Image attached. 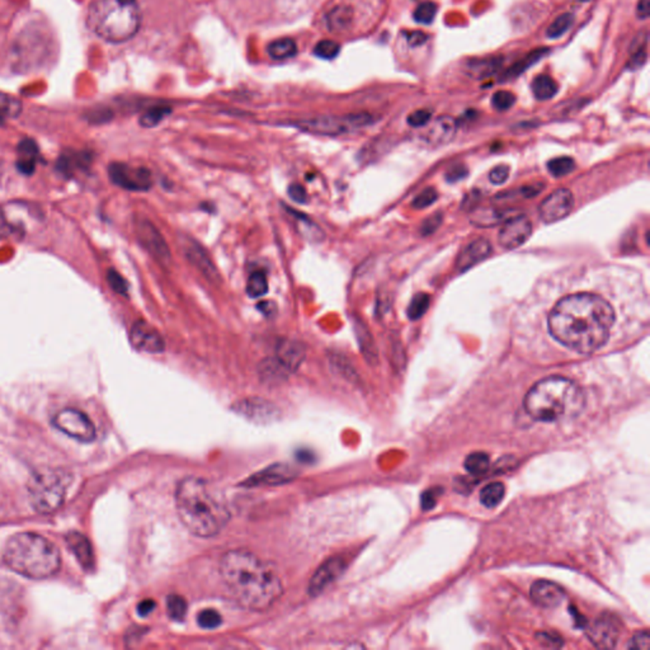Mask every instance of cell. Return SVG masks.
<instances>
[{"label": "cell", "instance_id": "53", "mask_svg": "<svg viewBox=\"0 0 650 650\" xmlns=\"http://www.w3.org/2000/svg\"><path fill=\"white\" fill-rule=\"evenodd\" d=\"M287 192H289V196L291 197V200L295 201L297 204H306L308 202L306 191H305L303 186H300L297 183H292L291 186L289 187Z\"/></svg>", "mask_w": 650, "mask_h": 650}, {"label": "cell", "instance_id": "11", "mask_svg": "<svg viewBox=\"0 0 650 650\" xmlns=\"http://www.w3.org/2000/svg\"><path fill=\"white\" fill-rule=\"evenodd\" d=\"M109 176L116 186L134 192H145L151 189V173L144 166H132L126 163H112L109 166Z\"/></svg>", "mask_w": 650, "mask_h": 650}, {"label": "cell", "instance_id": "37", "mask_svg": "<svg viewBox=\"0 0 650 650\" xmlns=\"http://www.w3.org/2000/svg\"><path fill=\"white\" fill-rule=\"evenodd\" d=\"M465 469L471 475H483L489 469V456L485 452H474L465 460Z\"/></svg>", "mask_w": 650, "mask_h": 650}, {"label": "cell", "instance_id": "27", "mask_svg": "<svg viewBox=\"0 0 650 650\" xmlns=\"http://www.w3.org/2000/svg\"><path fill=\"white\" fill-rule=\"evenodd\" d=\"M17 168L24 174H32L36 168V163L39 161V146L34 141L26 139L22 140L17 149Z\"/></svg>", "mask_w": 650, "mask_h": 650}, {"label": "cell", "instance_id": "9", "mask_svg": "<svg viewBox=\"0 0 650 650\" xmlns=\"http://www.w3.org/2000/svg\"><path fill=\"white\" fill-rule=\"evenodd\" d=\"M52 423L59 431L68 434L71 439H78L81 442H91L96 439L94 424L86 413L78 409L66 408L57 411L52 419Z\"/></svg>", "mask_w": 650, "mask_h": 650}, {"label": "cell", "instance_id": "32", "mask_svg": "<svg viewBox=\"0 0 650 650\" xmlns=\"http://www.w3.org/2000/svg\"><path fill=\"white\" fill-rule=\"evenodd\" d=\"M289 212H291L292 215L295 216L299 231H300L301 235L305 236L306 239L310 240V241H315V243H319L321 240H324L325 235L324 233H323V230H321L319 225H316L311 219L303 216L301 214L292 211L290 209H289Z\"/></svg>", "mask_w": 650, "mask_h": 650}, {"label": "cell", "instance_id": "1", "mask_svg": "<svg viewBox=\"0 0 650 650\" xmlns=\"http://www.w3.org/2000/svg\"><path fill=\"white\" fill-rule=\"evenodd\" d=\"M615 323V311L604 297L581 292L561 299L549 315L555 341L578 354L604 347Z\"/></svg>", "mask_w": 650, "mask_h": 650}, {"label": "cell", "instance_id": "39", "mask_svg": "<svg viewBox=\"0 0 650 650\" xmlns=\"http://www.w3.org/2000/svg\"><path fill=\"white\" fill-rule=\"evenodd\" d=\"M328 361H329V366H331V370L333 372H336L339 374L341 376L347 379L349 381H352L354 377V371L352 369V366L348 364V359H344L342 354H336V352H331L329 356H328Z\"/></svg>", "mask_w": 650, "mask_h": 650}, {"label": "cell", "instance_id": "3", "mask_svg": "<svg viewBox=\"0 0 650 650\" xmlns=\"http://www.w3.org/2000/svg\"><path fill=\"white\" fill-rule=\"evenodd\" d=\"M176 504L183 525L194 536H216L230 519L226 506L219 501L202 478L189 476L181 480L176 491Z\"/></svg>", "mask_w": 650, "mask_h": 650}, {"label": "cell", "instance_id": "54", "mask_svg": "<svg viewBox=\"0 0 650 650\" xmlns=\"http://www.w3.org/2000/svg\"><path fill=\"white\" fill-rule=\"evenodd\" d=\"M508 176H509V168L507 166H498L494 169H491L489 173V179L494 184H503L507 181Z\"/></svg>", "mask_w": 650, "mask_h": 650}, {"label": "cell", "instance_id": "20", "mask_svg": "<svg viewBox=\"0 0 650 650\" xmlns=\"http://www.w3.org/2000/svg\"><path fill=\"white\" fill-rule=\"evenodd\" d=\"M274 357L280 361L290 374L296 372L306 359V347L303 342L295 339H281L276 347Z\"/></svg>", "mask_w": 650, "mask_h": 650}, {"label": "cell", "instance_id": "26", "mask_svg": "<svg viewBox=\"0 0 650 650\" xmlns=\"http://www.w3.org/2000/svg\"><path fill=\"white\" fill-rule=\"evenodd\" d=\"M69 548L74 553L76 559L84 569L93 568V551L88 539L79 532H70L66 536Z\"/></svg>", "mask_w": 650, "mask_h": 650}, {"label": "cell", "instance_id": "6", "mask_svg": "<svg viewBox=\"0 0 650 650\" xmlns=\"http://www.w3.org/2000/svg\"><path fill=\"white\" fill-rule=\"evenodd\" d=\"M88 24L104 41L126 42L140 29V6L137 0H94L88 11Z\"/></svg>", "mask_w": 650, "mask_h": 650}, {"label": "cell", "instance_id": "33", "mask_svg": "<svg viewBox=\"0 0 650 650\" xmlns=\"http://www.w3.org/2000/svg\"><path fill=\"white\" fill-rule=\"evenodd\" d=\"M269 56L274 60H286L294 57L297 54V45L295 41L289 37H284L280 40H274L267 47Z\"/></svg>", "mask_w": 650, "mask_h": 650}, {"label": "cell", "instance_id": "15", "mask_svg": "<svg viewBox=\"0 0 650 650\" xmlns=\"http://www.w3.org/2000/svg\"><path fill=\"white\" fill-rule=\"evenodd\" d=\"M573 205L574 197L569 189H556L542 201L539 212L544 223H556L571 214Z\"/></svg>", "mask_w": 650, "mask_h": 650}, {"label": "cell", "instance_id": "45", "mask_svg": "<svg viewBox=\"0 0 650 650\" xmlns=\"http://www.w3.org/2000/svg\"><path fill=\"white\" fill-rule=\"evenodd\" d=\"M341 52V46L336 41H319L314 47V55L323 60H333Z\"/></svg>", "mask_w": 650, "mask_h": 650}, {"label": "cell", "instance_id": "36", "mask_svg": "<svg viewBox=\"0 0 650 650\" xmlns=\"http://www.w3.org/2000/svg\"><path fill=\"white\" fill-rule=\"evenodd\" d=\"M573 23H574V16L571 13H563V14H560L559 17L555 18V21L549 26L546 36L551 40L560 39L569 31Z\"/></svg>", "mask_w": 650, "mask_h": 650}, {"label": "cell", "instance_id": "55", "mask_svg": "<svg viewBox=\"0 0 650 650\" xmlns=\"http://www.w3.org/2000/svg\"><path fill=\"white\" fill-rule=\"evenodd\" d=\"M405 39H406L409 45L416 47V46L426 44L428 40V36L422 31H411V32H405Z\"/></svg>", "mask_w": 650, "mask_h": 650}, {"label": "cell", "instance_id": "58", "mask_svg": "<svg viewBox=\"0 0 650 650\" xmlns=\"http://www.w3.org/2000/svg\"><path fill=\"white\" fill-rule=\"evenodd\" d=\"M16 230V226L8 220L6 212L0 210V238L8 236Z\"/></svg>", "mask_w": 650, "mask_h": 650}, {"label": "cell", "instance_id": "49", "mask_svg": "<svg viewBox=\"0 0 650 650\" xmlns=\"http://www.w3.org/2000/svg\"><path fill=\"white\" fill-rule=\"evenodd\" d=\"M437 200V192L434 189H424L423 192L418 194L411 206L414 209H418V210H423L426 209L428 206L434 205V202Z\"/></svg>", "mask_w": 650, "mask_h": 650}, {"label": "cell", "instance_id": "40", "mask_svg": "<svg viewBox=\"0 0 650 650\" xmlns=\"http://www.w3.org/2000/svg\"><path fill=\"white\" fill-rule=\"evenodd\" d=\"M166 611L171 620L182 621L187 612V602L181 596L171 594L166 599Z\"/></svg>", "mask_w": 650, "mask_h": 650}, {"label": "cell", "instance_id": "57", "mask_svg": "<svg viewBox=\"0 0 650 650\" xmlns=\"http://www.w3.org/2000/svg\"><path fill=\"white\" fill-rule=\"evenodd\" d=\"M257 308L266 318H274V315L277 314V311H279L277 304L274 303V301H259Z\"/></svg>", "mask_w": 650, "mask_h": 650}, {"label": "cell", "instance_id": "5", "mask_svg": "<svg viewBox=\"0 0 650 650\" xmlns=\"http://www.w3.org/2000/svg\"><path fill=\"white\" fill-rule=\"evenodd\" d=\"M3 560L11 571L32 579H45L56 574L61 564L59 549L34 532L11 536L4 546Z\"/></svg>", "mask_w": 650, "mask_h": 650}, {"label": "cell", "instance_id": "63", "mask_svg": "<svg viewBox=\"0 0 650 650\" xmlns=\"http://www.w3.org/2000/svg\"><path fill=\"white\" fill-rule=\"evenodd\" d=\"M0 178H1V171H0Z\"/></svg>", "mask_w": 650, "mask_h": 650}, {"label": "cell", "instance_id": "41", "mask_svg": "<svg viewBox=\"0 0 650 650\" xmlns=\"http://www.w3.org/2000/svg\"><path fill=\"white\" fill-rule=\"evenodd\" d=\"M22 109L21 102L11 97L0 93V125L9 117H16Z\"/></svg>", "mask_w": 650, "mask_h": 650}, {"label": "cell", "instance_id": "43", "mask_svg": "<svg viewBox=\"0 0 650 650\" xmlns=\"http://www.w3.org/2000/svg\"><path fill=\"white\" fill-rule=\"evenodd\" d=\"M436 14H437V6L434 4V1H423L416 6V11L413 13V18L416 23L431 24L434 22Z\"/></svg>", "mask_w": 650, "mask_h": 650}, {"label": "cell", "instance_id": "12", "mask_svg": "<svg viewBox=\"0 0 650 650\" xmlns=\"http://www.w3.org/2000/svg\"><path fill=\"white\" fill-rule=\"evenodd\" d=\"M179 246L182 248L184 257L187 258V261L205 277L206 280L215 285L221 281V276L215 263L200 243H197L189 235H181Z\"/></svg>", "mask_w": 650, "mask_h": 650}, {"label": "cell", "instance_id": "62", "mask_svg": "<svg viewBox=\"0 0 650 650\" xmlns=\"http://www.w3.org/2000/svg\"><path fill=\"white\" fill-rule=\"evenodd\" d=\"M465 169L464 168H457V169H454V171H450L449 174V179L450 181H456V179H461L465 174H460V171H464Z\"/></svg>", "mask_w": 650, "mask_h": 650}, {"label": "cell", "instance_id": "51", "mask_svg": "<svg viewBox=\"0 0 650 650\" xmlns=\"http://www.w3.org/2000/svg\"><path fill=\"white\" fill-rule=\"evenodd\" d=\"M645 41L640 44L638 50H635L631 57H630L628 63V69H630V70H638V69L643 68L644 64L646 63L648 55H646V50H645V44H646Z\"/></svg>", "mask_w": 650, "mask_h": 650}, {"label": "cell", "instance_id": "25", "mask_svg": "<svg viewBox=\"0 0 650 650\" xmlns=\"http://www.w3.org/2000/svg\"><path fill=\"white\" fill-rule=\"evenodd\" d=\"M354 22V9L346 4L331 8L325 17V23L328 29L333 34H342L344 31L351 29Z\"/></svg>", "mask_w": 650, "mask_h": 650}, {"label": "cell", "instance_id": "48", "mask_svg": "<svg viewBox=\"0 0 650 650\" xmlns=\"http://www.w3.org/2000/svg\"><path fill=\"white\" fill-rule=\"evenodd\" d=\"M107 281H109V285L111 286V289L114 292L124 295V296L127 295V292H129L127 282L117 271L109 269V274H107Z\"/></svg>", "mask_w": 650, "mask_h": 650}, {"label": "cell", "instance_id": "29", "mask_svg": "<svg viewBox=\"0 0 650 650\" xmlns=\"http://www.w3.org/2000/svg\"><path fill=\"white\" fill-rule=\"evenodd\" d=\"M354 329L356 338L359 341V348L365 356V359L369 362H375L377 359L376 347H375V343H374V339H372V336L367 329V326L361 320L354 319Z\"/></svg>", "mask_w": 650, "mask_h": 650}, {"label": "cell", "instance_id": "46", "mask_svg": "<svg viewBox=\"0 0 650 650\" xmlns=\"http://www.w3.org/2000/svg\"><path fill=\"white\" fill-rule=\"evenodd\" d=\"M514 104H516V96L512 91H498L491 97L493 109L499 112H504V111L512 109Z\"/></svg>", "mask_w": 650, "mask_h": 650}, {"label": "cell", "instance_id": "18", "mask_svg": "<svg viewBox=\"0 0 650 650\" xmlns=\"http://www.w3.org/2000/svg\"><path fill=\"white\" fill-rule=\"evenodd\" d=\"M344 569H346V563H344V559L339 556H333L331 559L324 561L318 568V571H315L314 576H311V579L309 582V594L315 597L321 594L325 588L331 586V583L336 582V579L342 576Z\"/></svg>", "mask_w": 650, "mask_h": 650}, {"label": "cell", "instance_id": "4", "mask_svg": "<svg viewBox=\"0 0 650 650\" xmlns=\"http://www.w3.org/2000/svg\"><path fill=\"white\" fill-rule=\"evenodd\" d=\"M584 394L566 377L551 376L536 382L526 394L527 414L539 422H558L582 411Z\"/></svg>", "mask_w": 650, "mask_h": 650}, {"label": "cell", "instance_id": "30", "mask_svg": "<svg viewBox=\"0 0 650 650\" xmlns=\"http://www.w3.org/2000/svg\"><path fill=\"white\" fill-rule=\"evenodd\" d=\"M258 372L262 380L267 382H279L287 379L290 372L281 365L280 361L276 357L263 359L258 366Z\"/></svg>", "mask_w": 650, "mask_h": 650}, {"label": "cell", "instance_id": "34", "mask_svg": "<svg viewBox=\"0 0 650 650\" xmlns=\"http://www.w3.org/2000/svg\"><path fill=\"white\" fill-rule=\"evenodd\" d=\"M506 494V488L502 483H491L480 491V502L486 508H494L502 502Z\"/></svg>", "mask_w": 650, "mask_h": 650}, {"label": "cell", "instance_id": "38", "mask_svg": "<svg viewBox=\"0 0 650 650\" xmlns=\"http://www.w3.org/2000/svg\"><path fill=\"white\" fill-rule=\"evenodd\" d=\"M169 114H171L169 107L155 106L153 109H148L140 117V125L143 126V127H146V129H151V127L159 125L160 122L164 120Z\"/></svg>", "mask_w": 650, "mask_h": 650}, {"label": "cell", "instance_id": "2", "mask_svg": "<svg viewBox=\"0 0 650 650\" xmlns=\"http://www.w3.org/2000/svg\"><path fill=\"white\" fill-rule=\"evenodd\" d=\"M220 574L229 592L244 609L264 611L284 594L280 576L257 555L246 550H231L220 560Z\"/></svg>", "mask_w": 650, "mask_h": 650}, {"label": "cell", "instance_id": "59", "mask_svg": "<svg viewBox=\"0 0 650 650\" xmlns=\"http://www.w3.org/2000/svg\"><path fill=\"white\" fill-rule=\"evenodd\" d=\"M441 221H442V217H441V215H434V216H431L429 219H427V220H426V223L423 224V234H432L434 230L439 228Z\"/></svg>", "mask_w": 650, "mask_h": 650}, {"label": "cell", "instance_id": "42", "mask_svg": "<svg viewBox=\"0 0 650 650\" xmlns=\"http://www.w3.org/2000/svg\"><path fill=\"white\" fill-rule=\"evenodd\" d=\"M574 168H576V161L569 156H561V158L550 160L548 164L549 171L556 178L568 176L569 173L574 171Z\"/></svg>", "mask_w": 650, "mask_h": 650}, {"label": "cell", "instance_id": "21", "mask_svg": "<svg viewBox=\"0 0 650 650\" xmlns=\"http://www.w3.org/2000/svg\"><path fill=\"white\" fill-rule=\"evenodd\" d=\"M531 599L544 609H555L563 604L565 592L558 584L549 581H537L531 587Z\"/></svg>", "mask_w": 650, "mask_h": 650}, {"label": "cell", "instance_id": "16", "mask_svg": "<svg viewBox=\"0 0 650 650\" xmlns=\"http://www.w3.org/2000/svg\"><path fill=\"white\" fill-rule=\"evenodd\" d=\"M234 409L240 416H244L251 422L272 423L279 419L281 411L276 405L272 404L269 400L261 398H246L238 400L234 405Z\"/></svg>", "mask_w": 650, "mask_h": 650}, {"label": "cell", "instance_id": "52", "mask_svg": "<svg viewBox=\"0 0 650 650\" xmlns=\"http://www.w3.org/2000/svg\"><path fill=\"white\" fill-rule=\"evenodd\" d=\"M630 649L648 650L650 648V635L648 631L636 634L633 639L629 641Z\"/></svg>", "mask_w": 650, "mask_h": 650}, {"label": "cell", "instance_id": "7", "mask_svg": "<svg viewBox=\"0 0 650 650\" xmlns=\"http://www.w3.org/2000/svg\"><path fill=\"white\" fill-rule=\"evenodd\" d=\"M66 493V478L57 471H42L29 483V496L34 509L51 514L63 504Z\"/></svg>", "mask_w": 650, "mask_h": 650}, {"label": "cell", "instance_id": "8", "mask_svg": "<svg viewBox=\"0 0 650 650\" xmlns=\"http://www.w3.org/2000/svg\"><path fill=\"white\" fill-rule=\"evenodd\" d=\"M372 116L369 114H352L346 116H321L316 119L297 121V129L305 132L315 134V135H324V136H336L347 132L354 131L362 129L365 126L372 124Z\"/></svg>", "mask_w": 650, "mask_h": 650}, {"label": "cell", "instance_id": "17", "mask_svg": "<svg viewBox=\"0 0 650 650\" xmlns=\"http://www.w3.org/2000/svg\"><path fill=\"white\" fill-rule=\"evenodd\" d=\"M532 233V224L526 216H517L506 221L503 225L498 240L499 244L508 251L524 246Z\"/></svg>", "mask_w": 650, "mask_h": 650}, {"label": "cell", "instance_id": "56", "mask_svg": "<svg viewBox=\"0 0 650 650\" xmlns=\"http://www.w3.org/2000/svg\"><path fill=\"white\" fill-rule=\"evenodd\" d=\"M439 493H441V489H429V491H424V494L422 496L423 509H432L434 504L437 503Z\"/></svg>", "mask_w": 650, "mask_h": 650}, {"label": "cell", "instance_id": "23", "mask_svg": "<svg viewBox=\"0 0 650 650\" xmlns=\"http://www.w3.org/2000/svg\"><path fill=\"white\" fill-rule=\"evenodd\" d=\"M491 253V243L488 240L478 239L470 243L457 258L456 267L460 271L471 269L475 264L483 262Z\"/></svg>", "mask_w": 650, "mask_h": 650}, {"label": "cell", "instance_id": "22", "mask_svg": "<svg viewBox=\"0 0 650 650\" xmlns=\"http://www.w3.org/2000/svg\"><path fill=\"white\" fill-rule=\"evenodd\" d=\"M456 130V121L450 116H441L429 125L427 131H424L423 134V139L429 145L439 146V145L450 143L452 137L455 136Z\"/></svg>", "mask_w": 650, "mask_h": 650}, {"label": "cell", "instance_id": "47", "mask_svg": "<svg viewBox=\"0 0 650 650\" xmlns=\"http://www.w3.org/2000/svg\"><path fill=\"white\" fill-rule=\"evenodd\" d=\"M197 621L202 629H216L221 625V616L220 614L215 610L201 611L200 615L197 617Z\"/></svg>", "mask_w": 650, "mask_h": 650}, {"label": "cell", "instance_id": "64", "mask_svg": "<svg viewBox=\"0 0 650 650\" xmlns=\"http://www.w3.org/2000/svg\"><path fill=\"white\" fill-rule=\"evenodd\" d=\"M582 1H588V0H582Z\"/></svg>", "mask_w": 650, "mask_h": 650}, {"label": "cell", "instance_id": "13", "mask_svg": "<svg viewBox=\"0 0 650 650\" xmlns=\"http://www.w3.org/2000/svg\"><path fill=\"white\" fill-rule=\"evenodd\" d=\"M588 638L597 648L610 649L616 646L621 635V621L611 614H604L588 628Z\"/></svg>", "mask_w": 650, "mask_h": 650}, {"label": "cell", "instance_id": "28", "mask_svg": "<svg viewBox=\"0 0 650 650\" xmlns=\"http://www.w3.org/2000/svg\"><path fill=\"white\" fill-rule=\"evenodd\" d=\"M549 51H550V49H548V47H540V49L531 51L529 55H526L524 59H521L519 63L514 64L511 68L508 69L507 71L503 74L502 80L514 79L519 75L524 74L527 69L531 68L532 65H535L537 61H540L542 57L546 56Z\"/></svg>", "mask_w": 650, "mask_h": 650}, {"label": "cell", "instance_id": "19", "mask_svg": "<svg viewBox=\"0 0 650 650\" xmlns=\"http://www.w3.org/2000/svg\"><path fill=\"white\" fill-rule=\"evenodd\" d=\"M299 475L296 470L287 465V464H276L272 466L264 469L259 473L251 475V478L243 483V485L253 488V486H274L290 483L296 479Z\"/></svg>", "mask_w": 650, "mask_h": 650}, {"label": "cell", "instance_id": "10", "mask_svg": "<svg viewBox=\"0 0 650 650\" xmlns=\"http://www.w3.org/2000/svg\"><path fill=\"white\" fill-rule=\"evenodd\" d=\"M135 229L137 238L140 240L141 246L149 251V254L154 258L160 266L169 267L173 259L171 251L159 229L149 219H137Z\"/></svg>", "mask_w": 650, "mask_h": 650}, {"label": "cell", "instance_id": "44", "mask_svg": "<svg viewBox=\"0 0 650 650\" xmlns=\"http://www.w3.org/2000/svg\"><path fill=\"white\" fill-rule=\"evenodd\" d=\"M428 308H429V295L421 292L413 297L411 305L408 308V316L411 320H418L426 314Z\"/></svg>", "mask_w": 650, "mask_h": 650}, {"label": "cell", "instance_id": "24", "mask_svg": "<svg viewBox=\"0 0 650 650\" xmlns=\"http://www.w3.org/2000/svg\"><path fill=\"white\" fill-rule=\"evenodd\" d=\"M503 65V57L494 56L479 57L469 60L465 64V73L473 79H486L491 75L498 73Z\"/></svg>", "mask_w": 650, "mask_h": 650}, {"label": "cell", "instance_id": "14", "mask_svg": "<svg viewBox=\"0 0 650 650\" xmlns=\"http://www.w3.org/2000/svg\"><path fill=\"white\" fill-rule=\"evenodd\" d=\"M132 347L149 354H163L166 351V341L156 328L144 320H137L130 331Z\"/></svg>", "mask_w": 650, "mask_h": 650}, {"label": "cell", "instance_id": "61", "mask_svg": "<svg viewBox=\"0 0 650 650\" xmlns=\"http://www.w3.org/2000/svg\"><path fill=\"white\" fill-rule=\"evenodd\" d=\"M155 609V602L151 599H145L137 606V612L140 616H148Z\"/></svg>", "mask_w": 650, "mask_h": 650}, {"label": "cell", "instance_id": "60", "mask_svg": "<svg viewBox=\"0 0 650 650\" xmlns=\"http://www.w3.org/2000/svg\"><path fill=\"white\" fill-rule=\"evenodd\" d=\"M650 14V0H639L636 6V16L639 19H648Z\"/></svg>", "mask_w": 650, "mask_h": 650}, {"label": "cell", "instance_id": "31", "mask_svg": "<svg viewBox=\"0 0 650 650\" xmlns=\"http://www.w3.org/2000/svg\"><path fill=\"white\" fill-rule=\"evenodd\" d=\"M531 89L534 96L537 101H549L556 96L558 93V84L556 81L546 74L537 75L535 79L532 80Z\"/></svg>", "mask_w": 650, "mask_h": 650}, {"label": "cell", "instance_id": "35", "mask_svg": "<svg viewBox=\"0 0 650 650\" xmlns=\"http://www.w3.org/2000/svg\"><path fill=\"white\" fill-rule=\"evenodd\" d=\"M269 292V280L262 271L253 272L246 281V294L251 299H261Z\"/></svg>", "mask_w": 650, "mask_h": 650}, {"label": "cell", "instance_id": "50", "mask_svg": "<svg viewBox=\"0 0 650 650\" xmlns=\"http://www.w3.org/2000/svg\"><path fill=\"white\" fill-rule=\"evenodd\" d=\"M432 112L428 109H416L408 116V124L411 127H424L429 124Z\"/></svg>", "mask_w": 650, "mask_h": 650}]
</instances>
